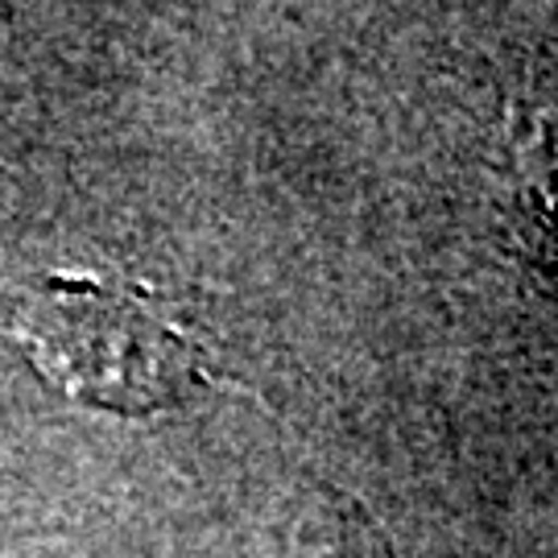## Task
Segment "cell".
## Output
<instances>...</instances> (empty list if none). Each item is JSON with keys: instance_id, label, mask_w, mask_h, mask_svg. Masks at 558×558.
<instances>
[{"instance_id": "cell-1", "label": "cell", "mask_w": 558, "mask_h": 558, "mask_svg": "<svg viewBox=\"0 0 558 558\" xmlns=\"http://www.w3.org/2000/svg\"><path fill=\"white\" fill-rule=\"evenodd\" d=\"M0 336L59 393L117 414H154L216 385L191 327L133 281L34 278L0 299Z\"/></svg>"}, {"instance_id": "cell-2", "label": "cell", "mask_w": 558, "mask_h": 558, "mask_svg": "<svg viewBox=\"0 0 558 558\" xmlns=\"http://www.w3.org/2000/svg\"><path fill=\"white\" fill-rule=\"evenodd\" d=\"M343 558H368V550H364V538H356V530L348 525V534H343ZM377 558H380V550H377Z\"/></svg>"}]
</instances>
